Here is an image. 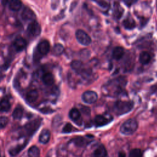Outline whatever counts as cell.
Listing matches in <instances>:
<instances>
[{
	"instance_id": "6da1fadb",
	"label": "cell",
	"mask_w": 157,
	"mask_h": 157,
	"mask_svg": "<svg viewBox=\"0 0 157 157\" xmlns=\"http://www.w3.org/2000/svg\"><path fill=\"white\" fill-rule=\"evenodd\" d=\"M133 107L134 104L132 101L119 100L114 103L113 110L117 115H120L130 112Z\"/></svg>"
},
{
	"instance_id": "7a4b0ae2",
	"label": "cell",
	"mask_w": 157,
	"mask_h": 157,
	"mask_svg": "<svg viewBox=\"0 0 157 157\" xmlns=\"http://www.w3.org/2000/svg\"><path fill=\"white\" fill-rule=\"evenodd\" d=\"M138 128L137 121L134 118H130L124 121L120 127V132L124 135L132 134Z\"/></svg>"
},
{
	"instance_id": "3957f363",
	"label": "cell",
	"mask_w": 157,
	"mask_h": 157,
	"mask_svg": "<svg viewBox=\"0 0 157 157\" xmlns=\"http://www.w3.org/2000/svg\"><path fill=\"white\" fill-rule=\"evenodd\" d=\"M75 37L78 42L83 45H88L91 42V37L82 29L77 30L75 32Z\"/></svg>"
},
{
	"instance_id": "277c9868",
	"label": "cell",
	"mask_w": 157,
	"mask_h": 157,
	"mask_svg": "<svg viewBox=\"0 0 157 157\" xmlns=\"http://www.w3.org/2000/svg\"><path fill=\"white\" fill-rule=\"evenodd\" d=\"M98 94L96 92L93 91H85L82 96V100L87 104H93L95 102L97 99H98Z\"/></svg>"
},
{
	"instance_id": "5b68a950",
	"label": "cell",
	"mask_w": 157,
	"mask_h": 157,
	"mask_svg": "<svg viewBox=\"0 0 157 157\" xmlns=\"http://www.w3.org/2000/svg\"><path fill=\"white\" fill-rule=\"evenodd\" d=\"M27 31L29 34L33 36L36 37L40 34L41 28L40 25L36 21H33L31 22L27 28Z\"/></svg>"
},
{
	"instance_id": "8992f818",
	"label": "cell",
	"mask_w": 157,
	"mask_h": 157,
	"mask_svg": "<svg viewBox=\"0 0 157 157\" xmlns=\"http://www.w3.org/2000/svg\"><path fill=\"white\" fill-rule=\"evenodd\" d=\"M112 120V116H109L107 115H98L94 118V123L96 126H102L109 123Z\"/></svg>"
},
{
	"instance_id": "52a82bcc",
	"label": "cell",
	"mask_w": 157,
	"mask_h": 157,
	"mask_svg": "<svg viewBox=\"0 0 157 157\" xmlns=\"http://www.w3.org/2000/svg\"><path fill=\"white\" fill-rule=\"evenodd\" d=\"M70 118L77 123L78 125H80L82 123V118H81V114L80 112L77 108L72 109L69 113Z\"/></svg>"
},
{
	"instance_id": "ba28073f",
	"label": "cell",
	"mask_w": 157,
	"mask_h": 157,
	"mask_svg": "<svg viewBox=\"0 0 157 157\" xmlns=\"http://www.w3.org/2000/svg\"><path fill=\"white\" fill-rule=\"evenodd\" d=\"M21 18L23 20H33L36 18V15L34 12L30 8L26 7L23 9L21 14Z\"/></svg>"
},
{
	"instance_id": "9c48e42d",
	"label": "cell",
	"mask_w": 157,
	"mask_h": 157,
	"mask_svg": "<svg viewBox=\"0 0 157 157\" xmlns=\"http://www.w3.org/2000/svg\"><path fill=\"white\" fill-rule=\"evenodd\" d=\"M27 45L26 40L22 37H18L15 39L13 42V47L17 52H20L24 50Z\"/></svg>"
},
{
	"instance_id": "30bf717a",
	"label": "cell",
	"mask_w": 157,
	"mask_h": 157,
	"mask_svg": "<svg viewBox=\"0 0 157 157\" xmlns=\"http://www.w3.org/2000/svg\"><path fill=\"white\" fill-rule=\"evenodd\" d=\"M38 51L42 55H46L50 50V44L47 40H43L39 42L37 47Z\"/></svg>"
},
{
	"instance_id": "8fae6325",
	"label": "cell",
	"mask_w": 157,
	"mask_h": 157,
	"mask_svg": "<svg viewBox=\"0 0 157 157\" xmlns=\"http://www.w3.org/2000/svg\"><path fill=\"white\" fill-rule=\"evenodd\" d=\"M124 54V48L121 47H116L112 52V56L115 60L120 59Z\"/></svg>"
},
{
	"instance_id": "7c38bea8",
	"label": "cell",
	"mask_w": 157,
	"mask_h": 157,
	"mask_svg": "<svg viewBox=\"0 0 157 157\" xmlns=\"http://www.w3.org/2000/svg\"><path fill=\"white\" fill-rule=\"evenodd\" d=\"M39 96V93L37 90H32L28 92V93L26 95V99L28 102L32 103L35 102Z\"/></svg>"
},
{
	"instance_id": "4fadbf2b",
	"label": "cell",
	"mask_w": 157,
	"mask_h": 157,
	"mask_svg": "<svg viewBox=\"0 0 157 157\" xmlns=\"http://www.w3.org/2000/svg\"><path fill=\"white\" fill-rule=\"evenodd\" d=\"M72 142L76 146L79 147H84L89 143V141L86 138H85L83 137H80V136L76 137L74 138L73 139H72Z\"/></svg>"
},
{
	"instance_id": "5bb4252c",
	"label": "cell",
	"mask_w": 157,
	"mask_h": 157,
	"mask_svg": "<svg viewBox=\"0 0 157 157\" xmlns=\"http://www.w3.org/2000/svg\"><path fill=\"white\" fill-rule=\"evenodd\" d=\"M50 137V132L49 130L45 129L41 131L40 134L39 136V140L40 142H41L42 144H47L49 141Z\"/></svg>"
},
{
	"instance_id": "9a60e30c",
	"label": "cell",
	"mask_w": 157,
	"mask_h": 157,
	"mask_svg": "<svg viewBox=\"0 0 157 157\" xmlns=\"http://www.w3.org/2000/svg\"><path fill=\"white\" fill-rule=\"evenodd\" d=\"M94 157H106L107 150L102 145H99L93 152Z\"/></svg>"
},
{
	"instance_id": "2e32d148",
	"label": "cell",
	"mask_w": 157,
	"mask_h": 157,
	"mask_svg": "<svg viewBox=\"0 0 157 157\" xmlns=\"http://www.w3.org/2000/svg\"><path fill=\"white\" fill-rule=\"evenodd\" d=\"M71 66L74 71H75L78 74H80L82 71V70L84 69L82 62H81L79 60L72 61L71 63Z\"/></svg>"
},
{
	"instance_id": "e0dca14e",
	"label": "cell",
	"mask_w": 157,
	"mask_h": 157,
	"mask_svg": "<svg viewBox=\"0 0 157 157\" xmlns=\"http://www.w3.org/2000/svg\"><path fill=\"white\" fill-rule=\"evenodd\" d=\"M42 80L43 83L48 86L52 85L54 83V77L52 74L50 72L45 73L42 77Z\"/></svg>"
},
{
	"instance_id": "ac0fdd59",
	"label": "cell",
	"mask_w": 157,
	"mask_h": 157,
	"mask_svg": "<svg viewBox=\"0 0 157 157\" xmlns=\"http://www.w3.org/2000/svg\"><path fill=\"white\" fill-rule=\"evenodd\" d=\"M151 57L148 52L144 51L142 52L139 55V62L142 64H147L150 61Z\"/></svg>"
},
{
	"instance_id": "d6986e66",
	"label": "cell",
	"mask_w": 157,
	"mask_h": 157,
	"mask_svg": "<svg viewBox=\"0 0 157 157\" xmlns=\"http://www.w3.org/2000/svg\"><path fill=\"white\" fill-rule=\"evenodd\" d=\"M22 6V2L20 1L13 0L9 2V7L12 11L19 10Z\"/></svg>"
},
{
	"instance_id": "ffe728a7",
	"label": "cell",
	"mask_w": 157,
	"mask_h": 157,
	"mask_svg": "<svg viewBox=\"0 0 157 157\" xmlns=\"http://www.w3.org/2000/svg\"><path fill=\"white\" fill-rule=\"evenodd\" d=\"M123 25L126 29H132L136 26V22L131 18H127L123 20Z\"/></svg>"
},
{
	"instance_id": "44dd1931",
	"label": "cell",
	"mask_w": 157,
	"mask_h": 157,
	"mask_svg": "<svg viewBox=\"0 0 157 157\" xmlns=\"http://www.w3.org/2000/svg\"><path fill=\"white\" fill-rule=\"evenodd\" d=\"M10 107V103L7 99H3L0 101V112H8Z\"/></svg>"
},
{
	"instance_id": "7402d4cb",
	"label": "cell",
	"mask_w": 157,
	"mask_h": 157,
	"mask_svg": "<svg viewBox=\"0 0 157 157\" xmlns=\"http://www.w3.org/2000/svg\"><path fill=\"white\" fill-rule=\"evenodd\" d=\"M23 115V109L21 106L17 107L13 113H12V117L15 120H20L21 118Z\"/></svg>"
},
{
	"instance_id": "603a6c76",
	"label": "cell",
	"mask_w": 157,
	"mask_h": 157,
	"mask_svg": "<svg viewBox=\"0 0 157 157\" xmlns=\"http://www.w3.org/2000/svg\"><path fill=\"white\" fill-rule=\"evenodd\" d=\"M28 155L29 157H39L40 150L36 146H32L29 148Z\"/></svg>"
},
{
	"instance_id": "cb8c5ba5",
	"label": "cell",
	"mask_w": 157,
	"mask_h": 157,
	"mask_svg": "<svg viewBox=\"0 0 157 157\" xmlns=\"http://www.w3.org/2000/svg\"><path fill=\"white\" fill-rule=\"evenodd\" d=\"M26 146V144H23L22 145H18L12 148H11L9 150V153L10 155L14 156H16L17 155H18L23 149V148Z\"/></svg>"
},
{
	"instance_id": "d4e9b609",
	"label": "cell",
	"mask_w": 157,
	"mask_h": 157,
	"mask_svg": "<svg viewBox=\"0 0 157 157\" xmlns=\"http://www.w3.org/2000/svg\"><path fill=\"white\" fill-rule=\"evenodd\" d=\"M64 50V48L61 44H56L53 48V53L55 55L58 56L61 55Z\"/></svg>"
},
{
	"instance_id": "484cf974",
	"label": "cell",
	"mask_w": 157,
	"mask_h": 157,
	"mask_svg": "<svg viewBox=\"0 0 157 157\" xmlns=\"http://www.w3.org/2000/svg\"><path fill=\"white\" fill-rule=\"evenodd\" d=\"M117 6H114V9H113V15L115 16V18H119L122 16V13L123 12V9L121 7V6H118V4H117Z\"/></svg>"
},
{
	"instance_id": "4316f807",
	"label": "cell",
	"mask_w": 157,
	"mask_h": 157,
	"mask_svg": "<svg viewBox=\"0 0 157 157\" xmlns=\"http://www.w3.org/2000/svg\"><path fill=\"white\" fill-rule=\"evenodd\" d=\"M129 157H142V151L139 148H134L129 151Z\"/></svg>"
},
{
	"instance_id": "83f0119b",
	"label": "cell",
	"mask_w": 157,
	"mask_h": 157,
	"mask_svg": "<svg viewBox=\"0 0 157 157\" xmlns=\"http://www.w3.org/2000/svg\"><path fill=\"white\" fill-rule=\"evenodd\" d=\"M37 127H38V125H37V123L32 122V123L27 124L26 129L28 130V131L29 132H33L34 131H35V129H37Z\"/></svg>"
},
{
	"instance_id": "f1b7e54d",
	"label": "cell",
	"mask_w": 157,
	"mask_h": 157,
	"mask_svg": "<svg viewBox=\"0 0 157 157\" xmlns=\"http://www.w3.org/2000/svg\"><path fill=\"white\" fill-rule=\"evenodd\" d=\"M9 123V119L6 117H0V129L5 128Z\"/></svg>"
},
{
	"instance_id": "f546056e",
	"label": "cell",
	"mask_w": 157,
	"mask_h": 157,
	"mask_svg": "<svg viewBox=\"0 0 157 157\" xmlns=\"http://www.w3.org/2000/svg\"><path fill=\"white\" fill-rule=\"evenodd\" d=\"M73 130V126H72L71 124L67 123L65 124V126H64L63 129V132L64 133H69L71 132H72Z\"/></svg>"
},
{
	"instance_id": "4dcf8cb0",
	"label": "cell",
	"mask_w": 157,
	"mask_h": 157,
	"mask_svg": "<svg viewBox=\"0 0 157 157\" xmlns=\"http://www.w3.org/2000/svg\"><path fill=\"white\" fill-rule=\"evenodd\" d=\"M96 2L101 7H102V8H107L109 6V4L107 2L105 1H96Z\"/></svg>"
},
{
	"instance_id": "1f68e13d",
	"label": "cell",
	"mask_w": 157,
	"mask_h": 157,
	"mask_svg": "<svg viewBox=\"0 0 157 157\" xmlns=\"http://www.w3.org/2000/svg\"><path fill=\"white\" fill-rule=\"evenodd\" d=\"M124 2L128 6H131L132 3H134V2H135V1H124Z\"/></svg>"
},
{
	"instance_id": "d6a6232c",
	"label": "cell",
	"mask_w": 157,
	"mask_h": 157,
	"mask_svg": "<svg viewBox=\"0 0 157 157\" xmlns=\"http://www.w3.org/2000/svg\"><path fill=\"white\" fill-rule=\"evenodd\" d=\"M118 157H126V155L125 153L123 152V151H120L118 153Z\"/></svg>"
},
{
	"instance_id": "836d02e7",
	"label": "cell",
	"mask_w": 157,
	"mask_h": 157,
	"mask_svg": "<svg viewBox=\"0 0 157 157\" xmlns=\"http://www.w3.org/2000/svg\"><path fill=\"white\" fill-rule=\"evenodd\" d=\"M0 157H1V156H0Z\"/></svg>"
}]
</instances>
